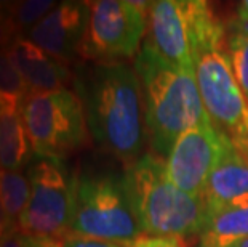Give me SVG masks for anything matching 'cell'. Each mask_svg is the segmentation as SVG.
Instances as JSON below:
<instances>
[{"label": "cell", "instance_id": "obj_1", "mask_svg": "<svg viewBox=\"0 0 248 247\" xmlns=\"http://www.w3.org/2000/svg\"><path fill=\"white\" fill-rule=\"evenodd\" d=\"M74 87L99 148L126 165L144 154V103L135 67L124 61L94 63L77 72Z\"/></svg>", "mask_w": 248, "mask_h": 247}, {"label": "cell", "instance_id": "obj_2", "mask_svg": "<svg viewBox=\"0 0 248 247\" xmlns=\"http://www.w3.org/2000/svg\"><path fill=\"white\" fill-rule=\"evenodd\" d=\"M152 152L167 159L183 133L207 117L195 74L171 66L144 42L135 58Z\"/></svg>", "mask_w": 248, "mask_h": 247}, {"label": "cell", "instance_id": "obj_3", "mask_svg": "<svg viewBox=\"0 0 248 247\" xmlns=\"http://www.w3.org/2000/svg\"><path fill=\"white\" fill-rule=\"evenodd\" d=\"M124 178L142 236L183 239L200 234L207 220L203 199L173 185L163 157L144 152L126 165Z\"/></svg>", "mask_w": 248, "mask_h": 247}, {"label": "cell", "instance_id": "obj_4", "mask_svg": "<svg viewBox=\"0 0 248 247\" xmlns=\"http://www.w3.org/2000/svg\"><path fill=\"white\" fill-rule=\"evenodd\" d=\"M130 246L142 236L124 175H77L71 234Z\"/></svg>", "mask_w": 248, "mask_h": 247}, {"label": "cell", "instance_id": "obj_5", "mask_svg": "<svg viewBox=\"0 0 248 247\" xmlns=\"http://www.w3.org/2000/svg\"><path fill=\"white\" fill-rule=\"evenodd\" d=\"M226 28L208 2L203 0H159L152 2L147 16L146 42L167 63L192 72L197 51Z\"/></svg>", "mask_w": 248, "mask_h": 247}, {"label": "cell", "instance_id": "obj_6", "mask_svg": "<svg viewBox=\"0 0 248 247\" xmlns=\"http://www.w3.org/2000/svg\"><path fill=\"white\" fill-rule=\"evenodd\" d=\"M31 199L18 228L37 239L64 241L71 234L77 175L64 157L35 156L29 164Z\"/></svg>", "mask_w": 248, "mask_h": 247}, {"label": "cell", "instance_id": "obj_7", "mask_svg": "<svg viewBox=\"0 0 248 247\" xmlns=\"http://www.w3.org/2000/svg\"><path fill=\"white\" fill-rule=\"evenodd\" d=\"M226 34L208 40L194 58V74L205 113L221 133L248 152V99L224 49Z\"/></svg>", "mask_w": 248, "mask_h": 247}, {"label": "cell", "instance_id": "obj_8", "mask_svg": "<svg viewBox=\"0 0 248 247\" xmlns=\"http://www.w3.org/2000/svg\"><path fill=\"white\" fill-rule=\"evenodd\" d=\"M35 156L64 157L90 141L85 109L76 92L29 93L21 106Z\"/></svg>", "mask_w": 248, "mask_h": 247}, {"label": "cell", "instance_id": "obj_9", "mask_svg": "<svg viewBox=\"0 0 248 247\" xmlns=\"http://www.w3.org/2000/svg\"><path fill=\"white\" fill-rule=\"evenodd\" d=\"M90 3V19L80 55L96 63H114L138 55L147 33L152 2L96 0Z\"/></svg>", "mask_w": 248, "mask_h": 247}, {"label": "cell", "instance_id": "obj_10", "mask_svg": "<svg viewBox=\"0 0 248 247\" xmlns=\"http://www.w3.org/2000/svg\"><path fill=\"white\" fill-rule=\"evenodd\" d=\"M226 135L221 133L207 115L173 145L167 156V175L181 191L202 198L205 183L218 164L224 149Z\"/></svg>", "mask_w": 248, "mask_h": 247}, {"label": "cell", "instance_id": "obj_11", "mask_svg": "<svg viewBox=\"0 0 248 247\" xmlns=\"http://www.w3.org/2000/svg\"><path fill=\"white\" fill-rule=\"evenodd\" d=\"M88 19V2H80V0L58 2L56 7L39 24H35L24 34V37L67 65L80 55Z\"/></svg>", "mask_w": 248, "mask_h": 247}, {"label": "cell", "instance_id": "obj_12", "mask_svg": "<svg viewBox=\"0 0 248 247\" xmlns=\"http://www.w3.org/2000/svg\"><path fill=\"white\" fill-rule=\"evenodd\" d=\"M202 199L207 215L248 204V152L237 148L228 136L223 154L205 183Z\"/></svg>", "mask_w": 248, "mask_h": 247}, {"label": "cell", "instance_id": "obj_13", "mask_svg": "<svg viewBox=\"0 0 248 247\" xmlns=\"http://www.w3.org/2000/svg\"><path fill=\"white\" fill-rule=\"evenodd\" d=\"M7 53L28 85L29 93L62 90L72 79V72L66 63L39 49L24 35L15 39L13 44L7 49Z\"/></svg>", "mask_w": 248, "mask_h": 247}, {"label": "cell", "instance_id": "obj_14", "mask_svg": "<svg viewBox=\"0 0 248 247\" xmlns=\"http://www.w3.org/2000/svg\"><path fill=\"white\" fill-rule=\"evenodd\" d=\"M21 106L0 109V169L5 170L23 172L35 156Z\"/></svg>", "mask_w": 248, "mask_h": 247}, {"label": "cell", "instance_id": "obj_15", "mask_svg": "<svg viewBox=\"0 0 248 247\" xmlns=\"http://www.w3.org/2000/svg\"><path fill=\"white\" fill-rule=\"evenodd\" d=\"M195 247H231L248 239V204L207 215Z\"/></svg>", "mask_w": 248, "mask_h": 247}, {"label": "cell", "instance_id": "obj_16", "mask_svg": "<svg viewBox=\"0 0 248 247\" xmlns=\"http://www.w3.org/2000/svg\"><path fill=\"white\" fill-rule=\"evenodd\" d=\"M31 199V181L24 172L0 169V204L7 217L16 225Z\"/></svg>", "mask_w": 248, "mask_h": 247}, {"label": "cell", "instance_id": "obj_17", "mask_svg": "<svg viewBox=\"0 0 248 247\" xmlns=\"http://www.w3.org/2000/svg\"><path fill=\"white\" fill-rule=\"evenodd\" d=\"M224 49L237 82L248 99V23L239 18L232 21L226 33Z\"/></svg>", "mask_w": 248, "mask_h": 247}, {"label": "cell", "instance_id": "obj_18", "mask_svg": "<svg viewBox=\"0 0 248 247\" xmlns=\"http://www.w3.org/2000/svg\"><path fill=\"white\" fill-rule=\"evenodd\" d=\"M28 95V85L13 66L7 50H0V109L15 104L21 106Z\"/></svg>", "mask_w": 248, "mask_h": 247}, {"label": "cell", "instance_id": "obj_19", "mask_svg": "<svg viewBox=\"0 0 248 247\" xmlns=\"http://www.w3.org/2000/svg\"><path fill=\"white\" fill-rule=\"evenodd\" d=\"M58 5L55 0H23V2H10L15 24L21 35H24L35 24H39L46 15Z\"/></svg>", "mask_w": 248, "mask_h": 247}, {"label": "cell", "instance_id": "obj_20", "mask_svg": "<svg viewBox=\"0 0 248 247\" xmlns=\"http://www.w3.org/2000/svg\"><path fill=\"white\" fill-rule=\"evenodd\" d=\"M19 35L21 34L15 24L10 2L0 0V50H7Z\"/></svg>", "mask_w": 248, "mask_h": 247}, {"label": "cell", "instance_id": "obj_21", "mask_svg": "<svg viewBox=\"0 0 248 247\" xmlns=\"http://www.w3.org/2000/svg\"><path fill=\"white\" fill-rule=\"evenodd\" d=\"M61 247H128L119 243H109V241H99L92 238H80V236H67L61 241Z\"/></svg>", "mask_w": 248, "mask_h": 247}, {"label": "cell", "instance_id": "obj_22", "mask_svg": "<svg viewBox=\"0 0 248 247\" xmlns=\"http://www.w3.org/2000/svg\"><path fill=\"white\" fill-rule=\"evenodd\" d=\"M128 247H186L184 241L179 238H152V236H141Z\"/></svg>", "mask_w": 248, "mask_h": 247}, {"label": "cell", "instance_id": "obj_23", "mask_svg": "<svg viewBox=\"0 0 248 247\" xmlns=\"http://www.w3.org/2000/svg\"><path fill=\"white\" fill-rule=\"evenodd\" d=\"M29 244V236L24 234L19 228L10 231L5 238L0 241V247H28Z\"/></svg>", "mask_w": 248, "mask_h": 247}, {"label": "cell", "instance_id": "obj_24", "mask_svg": "<svg viewBox=\"0 0 248 247\" xmlns=\"http://www.w3.org/2000/svg\"><path fill=\"white\" fill-rule=\"evenodd\" d=\"M16 228L18 227L7 217V214H5L2 204H0V241H2L5 236L10 233V231H13V230H16Z\"/></svg>", "mask_w": 248, "mask_h": 247}, {"label": "cell", "instance_id": "obj_25", "mask_svg": "<svg viewBox=\"0 0 248 247\" xmlns=\"http://www.w3.org/2000/svg\"><path fill=\"white\" fill-rule=\"evenodd\" d=\"M28 247H61V243L58 241H50V239H37L29 236V244Z\"/></svg>", "mask_w": 248, "mask_h": 247}, {"label": "cell", "instance_id": "obj_26", "mask_svg": "<svg viewBox=\"0 0 248 247\" xmlns=\"http://www.w3.org/2000/svg\"><path fill=\"white\" fill-rule=\"evenodd\" d=\"M237 18L248 23V0H244V2L239 3V7H237Z\"/></svg>", "mask_w": 248, "mask_h": 247}, {"label": "cell", "instance_id": "obj_27", "mask_svg": "<svg viewBox=\"0 0 248 247\" xmlns=\"http://www.w3.org/2000/svg\"><path fill=\"white\" fill-rule=\"evenodd\" d=\"M231 247H248V239H245V241H242V243H237V244H234V246H231Z\"/></svg>", "mask_w": 248, "mask_h": 247}]
</instances>
